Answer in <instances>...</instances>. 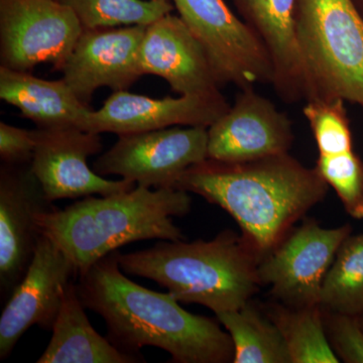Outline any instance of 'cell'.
<instances>
[{
	"label": "cell",
	"mask_w": 363,
	"mask_h": 363,
	"mask_svg": "<svg viewBox=\"0 0 363 363\" xmlns=\"http://www.w3.org/2000/svg\"><path fill=\"white\" fill-rule=\"evenodd\" d=\"M351 231L348 224L324 228L312 219L306 221L262 257L260 283L271 286L283 304L320 305L325 277Z\"/></svg>",
	"instance_id": "9"
},
{
	"label": "cell",
	"mask_w": 363,
	"mask_h": 363,
	"mask_svg": "<svg viewBox=\"0 0 363 363\" xmlns=\"http://www.w3.org/2000/svg\"><path fill=\"white\" fill-rule=\"evenodd\" d=\"M267 317L285 340L292 363H338L326 332L321 305L271 306Z\"/></svg>",
	"instance_id": "20"
},
{
	"label": "cell",
	"mask_w": 363,
	"mask_h": 363,
	"mask_svg": "<svg viewBox=\"0 0 363 363\" xmlns=\"http://www.w3.org/2000/svg\"><path fill=\"white\" fill-rule=\"evenodd\" d=\"M344 102L342 99L325 98L306 101L303 113L309 123L321 156L353 150L352 133Z\"/></svg>",
	"instance_id": "24"
},
{
	"label": "cell",
	"mask_w": 363,
	"mask_h": 363,
	"mask_svg": "<svg viewBox=\"0 0 363 363\" xmlns=\"http://www.w3.org/2000/svg\"><path fill=\"white\" fill-rule=\"evenodd\" d=\"M33 135L35 147L30 169L48 201L108 196L136 187L123 179L107 180L90 168L88 159L104 149L99 133L68 126L39 128Z\"/></svg>",
	"instance_id": "10"
},
{
	"label": "cell",
	"mask_w": 363,
	"mask_h": 363,
	"mask_svg": "<svg viewBox=\"0 0 363 363\" xmlns=\"http://www.w3.org/2000/svg\"><path fill=\"white\" fill-rule=\"evenodd\" d=\"M0 98L40 128H80L92 111L64 79L45 80L6 67H0Z\"/></svg>",
	"instance_id": "18"
},
{
	"label": "cell",
	"mask_w": 363,
	"mask_h": 363,
	"mask_svg": "<svg viewBox=\"0 0 363 363\" xmlns=\"http://www.w3.org/2000/svg\"><path fill=\"white\" fill-rule=\"evenodd\" d=\"M155 1H160V2H169V0H155Z\"/></svg>",
	"instance_id": "30"
},
{
	"label": "cell",
	"mask_w": 363,
	"mask_h": 363,
	"mask_svg": "<svg viewBox=\"0 0 363 363\" xmlns=\"http://www.w3.org/2000/svg\"><path fill=\"white\" fill-rule=\"evenodd\" d=\"M359 321H360V324H362V326L363 328V315H362V316L359 317Z\"/></svg>",
	"instance_id": "29"
},
{
	"label": "cell",
	"mask_w": 363,
	"mask_h": 363,
	"mask_svg": "<svg viewBox=\"0 0 363 363\" xmlns=\"http://www.w3.org/2000/svg\"><path fill=\"white\" fill-rule=\"evenodd\" d=\"M83 26L59 0H0V62L28 72L39 64L62 71Z\"/></svg>",
	"instance_id": "7"
},
{
	"label": "cell",
	"mask_w": 363,
	"mask_h": 363,
	"mask_svg": "<svg viewBox=\"0 0 363 363\" xmlns=\"http://www.w3.org/2000/svg\"><path fill=\"white\" fill-rule=\"evenodd\" d=\"M296 30L311 98L363 108V16L353 0H298Z\"/></svg>",
	"instance_id": "5"
},
{
	"label": "cell",
	"mask_w": 363,
	"mask_h": 363,
	"mask_svg": "<svg viewBox=\"0 0 363 363\" xmlns=\"http://www.w3.org/2000/svg\"><path fill=\"white\" fill-rule=\"evenodd\" d=\"M355 6H357L358 11H360V13L363 16V0H353Z\"/></svg>",
	"instance_id": "28"
},
{
	"label": "cell",
	"mask_w": 363,
	"mask_h": 363,
	"mask_svg": "<svg viewBox=\"0 0 363 363\" xmlns=\"http://www.w3.org/2000/svg\"><path fill=\"white\" fill-rule=\"evenodd\" d=\"M35 147L33 130L0 123V157L4 164H30Z\"/></svg>",
	"instance_id": "27"
},
{
	"label": "cell",
	"mask_w": 363,
	"mask_h": 363,
	"mask_svg": "<svg viewBox=\"0 0 363 363\" xmlns=\"http://www.w3.org/2000/svg\"><path fill=\"white\" fill-rule=\"evenodd\" d=\"M70 7L84 30L150 26L171 13V2L155 0H59Z\"/></svg>",
	"instance_id": "23"
},
{
	"label": "cell",
	"mask_w": 363,
	"mask_h": 363,
	"mask_svg": "<svg viewBox=\"0 0 363 363\" xmlns=\"http://www.w3.org/2000/svg\"><path fill=\"white\" fill-rule=\"evenodd\" d=\"M117 252L79 274L76 284L81 302L104 318L106 338L116 347L142 357L143 347L154 346L178 363L233 362V339L218 322L186 311L169 292H155L126 278Z\"/></svg>",
	"instance_id": "1"
},
{
	"label": "cell",
	"mask_w": 363,
	"mask_h": 363,
	"mask_svg": "<svg viewBox=\"0 0 363 363\" xmlns=\"http://www.w3.org/2000/svg\"><path fill=\"white\" fill-rule=\"evenodd\" d=\"M140 67L143 76H159L178 94L223 96L204 48L180 16L166 14L147 26Z\"/></svg>",
	"instance_id": "16"
},
{
	"label": "cell",
	"mask_w": 363,
	"mask_h": 363,
	"mask_svg": "<svg viewBox=\"0 0 363 363\" xmlns=\"http://www.w3.org/2000/svg\"><path fill=\"white\" fill-rule=\"evenodd\" d=\"M294 142L292 121L271 100L241 89L233 106L208 128V159L255 161L288 154Z\"/></svg>",
	"instance_id": "12"
},
{
	"label": "cell",
	"mask_w": 363,
	"mask_h": 363,
	"mask_svg": "<svg viewBox=\"0 0 363 363\" xmlns=\"http://www.w3.org/2000/svg\"><path fill=\"white\" fill-rule=\"evenodd\" d=\"M262 255L242 234L221 231L211 240H162L147 250L121 255L124 274L164 286L179 302L209 308L215 314L240 309L262 286Z\"/></svg>",
	"instance_id": "4"
},
{
	"label": "cell",
	"mask_w": 363,
	"mask_h": 363,
	"mask_svg": "<svg viewBox=\"0 0 363 363\" xmlns=\"http://www.w3.org/2000/svg\"><path fill=\"white\" fill-rule=\"evenodd\" d=\"M316 168L325 182L335 190L346 212L355 219H363V162L354 150L321 156Z\"/></svg>",
	"instance_id": "25"
},
{
	"label": "cell",
	"mask_w": 363,
	"mask_h": 363,
	"mask_svg": "<svg viewBox=\"0 0 363 363\" xmlns=\"http://www.w3.org/2000/svg\"><path fill=\"white\" fill-rule=\"evenodd\" d=\"M86 308L71 281L62 297L51 340L38 363H135L143 357L128 354L102 337L90 324Z\"/></svg>",
	"instance_id": "19"
},
{
	"label": "cell",
	"mask_w": 363,
	"mask_h": 363,
	"mask_svg": "<svg viewBox=\"0 0 363 363\" xmlns=\"http://www.w3.org/2000/svg\"><path fill=\"white\" fill-rule=\"evenodd\" d=\"M328 187L316 167L289 152L241 162L207 159L184 172L175 186L225 210L262 257L326 197Z\"/></svg>",
	"instance_id": "2"
},
{
	"label": "cell",
	"mask_w": 363,
	"mask_h": 363,
	"mask_svg": "<svg viewBox=\"0 0 363 363\" xmlns=\"http://www.w3.org/2000/svg\"><path fill=\"white\" fill-rule=\"evenodd\" d=\"M328 312L325 323L329 341L338 358L347 363H363V328L359 317Z\"/></svg>",
	"instance_id": "26"
},
{
	"label": "cell",
	"mask_w": 363,
	"mask_h": 363,
	"mask_svg": "<svg viewBox=\"0 0 363 363\" xmlns=\"http://www.w3.org/2000/svg\"><path fill=\"white\" fill-rule=\"evenodd\" d=\"M145 30V26L83 28L62 69L64 80L83 104H90L98 88L128 91L143 77L140 49Z\"/></svg>",
	"instance_id": "14"
},
{
	"label": "cell",
	"mask_w": 363,
	"mask_h": 363,
	"mask_svg": "<svg viewBox=\"0 0 363 363\" xmlns=\"http://www.w3.org/2000/svg\"><path fill=\"white\" fill-rule=\"evenodd\" d=\"M191 206L187 191L136 186L116 194L88 196L64 209L40 212L37 224L40 234L73 262L79 277L128 243L183 240L173 218L187 215Z\"/></svg>",
	"instance_id": "3"
},
{
	"label": "cell",
	"mask_w": 363,
	"mask_h": 363,
	"mask_svg": "<svg viewBox=\"0 0 363 363\" xmlns=\"http://www.w3.org/2000/svg\"><path fill=\"white\" fill-rule=\"evenodd\" d=\"M54 208L30 164L0 168V289L9 298L25 277L40 235L37 215Z\"/></svg>",
	"instance_id": "13"
},
{
	"label": "cell",
	"mask_w": 363,
	"mask_h": 363,
	"mask_svg": "<svg viewBox=\"0 0 363 363\" xmlns=\"http://www.w3.org/2000/svg\"><path fill=\"white\" fill-rule=\"evenodd\" d=\"M230 105L225 97L185 96L162 99L116 91L99 111H91L81 130L117 135L162 130L176 125L209 128Z\"/></svg>",
	"instance_id": "15"
},
{
	"label": "cell",
	"mask_w": 363,
	"mask_h": 363,
	"mask_svg": "<svg viewBox=\"0 0 363 363\" xmlns=\"http://www.w3.org/2000/svg\"><path fill=\"white\" fill-rule=\"evenodd\" d=\"M320 305L325 311L363 315V233L343 241L325 277Z\"/></svg>",
	"instance_id": "22"
},
{
	"label": "cell",
	"mask_w": 363,
	"mask_h": 363,
	"mask_svg": "<svg viewBox=\"0 0 363 363\" xmlns=\"http://www.w3.org/2000/svg\"><path fill=\"white\" fill-rule=\"evenodd\" d=\"M241 20L259 38L271 59L277 94L286 104L308 101L311 87L296 30L298 0H233Z\"/></svg>",
	"instance_id": "17"
},
{
	"label": "cell",
	"mask_w": 363,
	"mask_h": 363,
	"mask_svg": "<svg viewBox=\"0 0 363 363\" xmlns=\"http://www.w3.org/2000/svg\"><path fill=\"white\" fill-rule=\"evenodd\" d=\"M182 21L201 43L221 87L272 84L274 71L264 45L224 0H173Z\"/></svg>",
	"instance_id": "6"
},
{
	"label": "cell",
	"mask_w": 363,
	"mask_h": 363,
	"mask_svg": "<svg viewBox=\"0 0 363 363\" xmlns=\"http://www.w3.org/2000/svg\"><path fill=\"white\" fill-rule=\"evenodd\" d=\"M248 303L240 309L216 314L233 339V362L292 363L278 327Z\"/></svg>",
	"instance_id": "21"
},
{
	"label": "cell",
	"mask_w": 363,
	"mask_h": 363,
	"mask_svg": "<svg viewBox=\"0 0 363 363\" xmlns=\"http://www.w3.org/2000/svg\"><path fill=\"white\" fill-rule=\"evenodd\" d=\"M78 278L73 262L49 238L40 235L21 283L0 317V358L6 359L33 325L52 330L66 286Z\"/></svg>",
	"instance_id": "11"
},
{
	"label": "cell",
	"mask_w": 363,
	"mask_h": 363,
	"mask_svg": "<svg viewBox=\"0 0 363 363\" xmlns=\"http://www.w3.org/2000/svg\"><path fill=\"white\" fill-rule=\"evenodd\" d=\"M208 159V128L174 126L118 135L93 169L147 188H175L184 172Z\"/></svg>",
	"instance_id": "8"
}]
</instances>
